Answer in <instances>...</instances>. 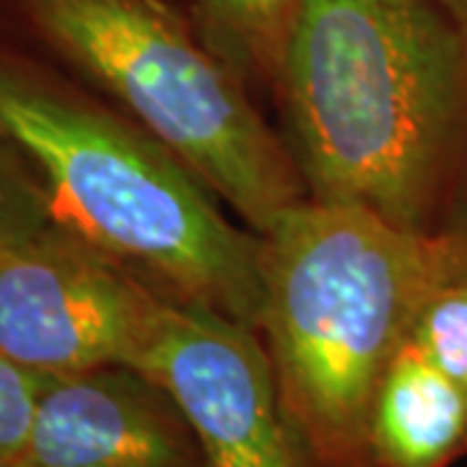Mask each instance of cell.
Masks as SVG:
<instances>
[{"label": "cell", "mask_w": 467, "mask_h": 467, "mask_svg": "<svg viewBox=\"0 0 467 467\" xmlns=\"http://www.w3.org/2000/svg\"><path fill=\"white\" fill-rule=\"evenodd\" d=\"M278 84L312 198L423 229L467 91L439 0H301Z\"/></svg>", "instance_id": "cell-1"}, {"label": "cell", "mask_w": 467, "mask_h": 467, "mask_svg": "<svg viewBox=\"0 0 467 467\" xmlns=\"http://www.w3.org/2000/svg\"><path fill=\"white\" fill-rule=\"evenodd\" d=\"M260 239V327L291 429L319 467H364L384 368L429 294L467 273L462 250L451 232L315 198L285 208Z\"/></svg>", "instance_id": "cell-2"}, {"label": "cell", "mask_w": 467, "mask_h": 467, "mask_svg": "<svg viewBox=\"0 0 467 467\" xmlns=\"http://www.w3.org/2000/svg\"><path fill=\"white\" fill-rule=\"evenodd\" d=\"M0 138L52 226L156 275L180 299L260 327L263 239L236 229L153 135L0 52Z\"/></svg>", "instance_id": "cell-3"}, {"label": "cell", "mask_w": 467, "mask_h": 467, "mask_svg": "<svg viewBox=\"0 0 467 467\" xmlns=\"http://www.w3.org/2000/svg\"><path fill=\"white\" fill-rule=\"evenodd\" d=\"M36 34L263 234L301 174L242 81L159 0H16Z\"/></svg>", "instance_id": "cell-4"}, {"label": "cell", "mask_w": 467, "mask_h": 467, "mask_svg": "<svg viewBox=\"0 0 467 467\" xmlns=\"http://www.w3.org/2000/svg\"><path fill=\"white\" fill-rule=\"evenodd\" d=\"M161 306L122 263L57 226L0 247V353L39 374L133 367Z\"/></svg>", "instance_id": "cell-5"}, {"label": "cell", "mask_w": 467, "mask_h": 467, "mask_svg": "<svg viewBox=\"0 0 467 467\" xmlns=\"http://www.w3.org/2000/svg\"><path fill=\"white\" fill-rule=\"evenodd\" d=\"M190 426L202 467H309L254 327L208 304L164 299L133 367Z\"/></svg>", "instance_id": "cell-6"}, {"label": "cell", "mask_w": 467, "mask_h": 467, "mask_svg": "<svg viewBox=\"0 0 467 467\" xmlns=\"http://www.w3.org/2000/svg\"><path fill=\"white\" fill-rule=\"evenodd\" d=\"M21 460L29 467H202L177 405L130 367L52 377Z\"/></svg>", "instance_id": "cell-7"}, {"label": "cell", "mask_w": 467, "mask_h": 467, "mask_svg": "<svg viewBox=\"0 0 467 467\" xmlns=\"http://www.w3.org/2000/svg\"><path fill=\"white\" fill-rule=\"evenodd\" d=\"M467 450V389L408 337L384 368L368 451L379 467H450Z\"/></svg>", "instance_id": "cell-8"}, {"label": "cell", "mask_w": 467, "mask_h": 467, "mask_svg": "<svg viewBox=\"0 0 467 467\" xmlns=\"http://www.w3.org/2000/svg\"><path fill=\"white\" fill-rule=\"evenodd\" d=\"M301 0H195L192 29L239 81H275Z\"/></svg>", "instance_id": "cell-9"}, {"label": "cell", "mask_w": 467, "mask_h": 467, "mask_svg": "<svg viewBox=\"0 0 467 467\" xmlns=\"http://www.w3.org/2000/svg\"><path fill=\"white\" fill-rule=\"evenodd\" d=\"M408 340L467 389V275L436 285L420 304Z\"/></svg>", "instance_id": "cell-10"}, {"label": "cell", "mask_w": 467, "mask_h": 467, "mask_svg": "<svg viewBox=\"0 0 467 467\" xmlns=\"http://www.w3.org/2000/svg\"><path fill=\"white\" fill-rule=\"evenodd\" d=\"M50 379L0 353V460L24 457L36 408Z\"/></svg>", "instance_id": "cell-11"}, {"label": "cell", "mask_w": 467, "mask_h": 467, "mask_svg": "<svg viewBox=\"0 0 467 467\" xmlns=\"http://www.w3.org/2000/svg\"><path fill=\"white\" fill-rule=\"evenodd\" d=\"M52 226L32 180L0 138V247Z\"/></svg>", "instance_id": "cell-12"}, {"label": "cell", "mask_w": 467, "mask_h": 467, "mask_svg": "<svg viewBox=\"0 0 467 467\" xmlns=\"http://www.w3.org/2000/svg\"><path fill=\"white\" fill-rule=\"evenodd\" d=\"M439 5L450 14V18L457 24L467 42V0H439Z\"/></svg>", "instance_id": "cell-13"}, {"label": "cell", "mask_w": 467, "mask_h": 467, "mask_svg": "<svg viewBox=\"0 0 467 467\" xmlns=\"http://www.w3.org/2000/svg\"><path fill=\"white\" fill-rule=\"evenodd\" d=\"M451 236L457 239V244H460V250H462V257H465V270H467V218H465V223L460 226V229H454L451 232ZM467 275V273H465Z\"/></svg>", "instance_id": "cell-14"}, {"label": "cell", "mask_w": 467, "mask_h": 467, "mask_svg": "<svg viewBox=\"0 0 467 467\" xmlns=\"http://www.w3.org/2000/svg\"><path fill=\"white\" fill-rule=\"evenodd\" d=\"M0 467H29L24 460H0Z\"/></svg>", "instance_id": "cell-15"}]
</instances>
